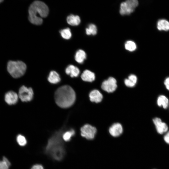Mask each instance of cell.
Returning <instances> with one entry per match:
<instances>
[{
	"instance_id": "cell-22",
	"label": "cell",
	"mask_w": 169,
	"mask_h": 169,
	"mask_svg": "<svg viewBox=\"0 0 169 169\" xmlns=\"http://www.w3.org/2000/svg\"><path fill=\"white\" fill-rule=\"evenodd\" d=\"M125 47L126 50L131 52L135 51L136 49L135 43L131 40L127 41L125 44Z\"/></svg>"
},
{
	"instance_id": "cell-20",
	"label": "cell",
	"mask_w": 169,
	"mask_h": 169,
	"mask_svg": "<svg viewBox=\"0 0 169 169\" xmlns=\"http://www.w3.org/2000/svg\"><path fill=\"white\" fill-rule=\"evenodd\" d=\"M137 80L136 76L134 74H131L129 76L128 79L125 80V85L129 87H133L136 84Z\"/></svg>"
},
{
	"instance_id": "cell-8",
	"label": "cell",
	"mask_w": 169,
	"mask_h": 169,
	"mask_svg": "<svg viewBox=\"0 0 169 169\" xmlns=\"http://www.w3.org/2000/svg\"><path fill=\"white\" fill-rule=\"evenodd\" d=\"M117 87L116 81L113 77H110L104 81L102 83L101 88L105 91L108 93L114 91Z\"/></svg>"
},
{
	"instance_id": "cell-19",
	"label": "cell",
	"mask_w": 169,
	"mask_h": 169,
	"mask_svg": "<svg viewBox=\"0 0 169 169\" xmlns=\"http://www.w3.org/2000/svg\"><path fill=\"white\" fill-rule=\"evenodd\" d=\"M157 104L159 106H162L164 109H166L168 105L169 100L165 95H161L158 98Z\"/></svg>"
},
{
	"instance_id": "cell-4",
	"label": "cell",
	"mask_w": 169,
	"mask_h": 169,
	"mask_svg": "<svg viewBox=\"0 0 169 169\" xmlns=\"http://www.w3.org/2000/svg\"><path fill=\"white\" fill-rule=\"evenodd\" d=\"M27 68L26 64L21 61H9L7 69L9 74L14 78H18L25 73Z\"/></svg>"
},
{
	"instance_id": "cell-27",
	"label": "cell",
	"mask_w": 169,
	"mask_h": 169,
	"mask_svg": "<svg viewBox=\"0 0 169 169\" xmlns=\"http://www.w3.org/2000/svg\"><path fill=\"white\" fill-rule=\"evenodd\" d=\"M163 139L165 142L169 145V131L166 132L163 137Z\"/></svg>"
},
{
	"instance_id": "cell-6",
	"label": "cell",
	"mask_w": 169,
	"mask_h": 169,
	"mask_svg": "<svg viewBox=\"0 0 169 169\" xmlns=\"http://www.w3.org/2000/svg\"><path fill=\"white\" fill-rule=\"evenodd\" d=\"M33 93L32 89L23 86L19 89L18 97L23 102L31 100L33 97Z\"/></svg>"
},
{
	"instance_id": "cell-30",
	"label": "cell",
	"mask_w": 169,
	"mask_h": 169,
	"mask_svg": "<svg viewBox=\"0 0 169 169\" xmlns=\"http://www.w3.org/2000/svg\"><path fill=\"white\" fill-rule=\"evenodd\" d=\"M3 1V0H0V3H1Z\"/></svg>"
},
{
	"instance_id": "cell-1",
	"label": "cell",
	"mask_w": 169,
	"mask_h": 169,
	"mask_svg": "<svg viewBox=\"0 0 169 169\" xmlns=\"http://www.w3.org/2000/svg\"><path fill=\"white\" fill-rule=\"evenodd\" d=\"M62 132H57L50 137L45 149V153L54 159L59 161L64 158L65 150Z\"/></svg>"
},
{
	"instance_id": "cell-25",
	"label": "cell",
	"mask_w": 169,
	"mask_h": 169,
	"mask_svg": "<svg viewBox=\"0 0 169 169\" xmlns=\"http://www.w3.org/2000/svg\"><path fill=\"white\" fill-rule=\"evenodd\" d=\"M74 134L75 132L73 130L66 132L62 135L63 140L65 141H69L71 140L72 137L74 136Z\"/></svg>"
},
{
	"instance_id": "cell-11",
	"label": "cell",
	"mask_w": 169,
	"mask_h": 169,
	"mask_svg": "<svg viewBox=\"0 0 169 169\" xmlns=\"http://www.w3.org/2000/svg\"><path fill=\"white\" fill-rule=\"evenodd\" d=\"M110 134L114 137H117L120 135L123 132L121 125L119 123L113 124L109 128Z\"/></svg>"
},
{
	"instance_id": "cell-15",
	"label": "cell",
	"mask_w": 169,
	"mask_h": 169,
	"mask_svg": "<svg viewBox=\"0 0 169 169\" xmlns=\"http://www.w3.org/2000/svg\"><path fill=\"white\" fill-rule=\"evenodd\" d=\"M67 21L69 24L74 26L79 25L80 23L81 20L78 15L71 14L67 17Z\"/></svg>"
},
{
	"instance_id": "cell-10",
	"label": "cell",
	"mask_w": 169,
	"mask_h": 169,
	"mask_svg": "<svg viewBox=\"0 0 169 169\" xmlns=\"http://www.w3.org/2000/svg\"><path fill=\"white\" fill-rule=\"evenodd\" d=\"M18 96L15 92L9 91L5 95L4 100L6 102L8 105H12L16 104L18 100Z\"/></svg>"
},
{
	"instance_id": "cell-3",
	"label": "cell",
	"mask_w": 169,
	"mask_h": 169,
	"mask_svg": "<svg viewBox=\"0 0 169 169\" xmlns=\"http://www.w3.org/2000/svg\"><path fill=\"white\" fill-rule=\"evenodd\" d=\"M49 9L47 6L44 2L36 1L33 2L28 9V19L32 23L40 25L43 23L42 18L48 15Z\"/></svg>"
},
{
	"instance_id": "cell-23",
	"label": "cell",
	"mask_w": 169,
	"mask_h": 169,
	"mask_svg": "<svg viewBox=\"0 0 169 169\" xmlns=\"http://www.w3.org/2000/svg\"><path fill=\"white\" fill-rule=\"evenodd\" d=\"M60 33L62 37L65 39H68L71 37L72 34L69 28L61 30Z\"/></svg>"
},
{
	"instance_id": "cell-14",
	"label": "cell",
	"mask_w": 169,
	"mask_h": 169,
	"mask_svg": "<svg viewBox=\"0 0 169 169\" xmlns=\"http://www.w3.org/2000/svg\"><path fill=\"white\" fill-rule=\"evenodd\" d=\"M81 78L84 81L92 82L95 80V76L94 73L88 70H85L82 74Z\"/></svg>"
},
{
	"instance_id": "cell-16",
	"label": "cell",
	"mask_w": 169,
	"mask_h": 169,
	"mask_svg": "<svg viewBox=\"0 0 169 169\" xmlns=\"http://www.w3.org/2000/svg\"><path fill=\"white\" fill-rule=\"evenodd\" d=\"M86 58L85 52L83 50L79 49L76 53L75 59L78 63L82 64Z\"/></svg>"
},
{
	"instance_id": "cell-13",
	"label": "cell",
	"mask_w": 169,
	"mask_h": 169,
	"mask_svg": "<svg viewBox=\"0 0 169 169\" xmlns=\"http://www.w3.org/2000/svg\"><path fill=\"white\" fill-rule=\"evenodd\" d=\"M65 72L66 74L73 77H77L79 74L80 71L77 67L72 65H70L66 68Z\"/></svg>"
},
{
	"instance_id": "cell-26",
	"label": "cell",
	"mask_w": 169,
	"mask_h": 169,
	"mask_svg": "<svg viewBox=\"0 0 169 169\" xmlns=\"http://www.w3.org/2000/svg\"><path fill=\"white\" fill-rule=\"evenodd\" d=\"M17 141L20 146H24L27 144V140L25 137L21 135H18L17 137Z\"/></svg>"
},
{
	"instance_id": "cell-2",
	"label": "cell",
	"mask_w": 169,
	"mask_h": 169,
	"mask_svg": "<svg viewBox=\"0 0 169 169\" xmlns=\"http://www.w3.org/2000/svg\"><path fill=\"white\" fill-rule=\"evenodd\" d=\"M54 98L56 104L60 107L67 108L74 103L75 94L74 90L69 85H64L59 88L55 92Z\"/></svg>"
},
{
	"instance_id": "cell-5",
	"label": "cell",
	"mask_w": 169,
	"mask_h": 169,
	"mask_svg": "<svg viewBox=\"0 0 169 169\" xmlns=\"http://www.w3.org/2000/svg\"><path fill=\"white\" fill-rule=\"evenodd\" d=\"M138 4L137 0H127L120 5V13L122 15H128L132 13Z\"/></svg>"
},
{
	"instance_id": "cell-24",
	"label": "cell",
	"mask_w": 169,
	"mask_h": 169,
	"mask_svg": "<svg viewBox=\"0 0 169 169\" xmlns=\"http://www.w3.org/2000/svg\"><path fill=\"white\" fill-rule=\"evenodd\" d=\"M11 163L8 159L3 156L2 161L0 160V169H9Z\"/></svg>"
},
{
	"instance_id": "cell-28",
	"label": "cell",
	"mask_w": 169,
	"mask_h": 169,
	"mask_svg": "<svg viewBox=\"0 0 169 169\" xmlns=\"http://www.w3.org/2000/svg\"><path fill=\"white\" fill-rule=\"evenodd\" d=\"M31 169H44L42 165L40 164H36L33 165Z\"/></svg>"
},
{
	"instance_id": "cell-12",
	"label": "cell",
	"mask_w": 169,
	"mask_h": 169,
	"mask_svg": "<svg viewBox=\"0 0 169 169\" xmlns=\"http://www.w3.org/2000/svg\"><path fill=\"white\" fill-rule=\"evenodd\" d=\"M90 100L92 102L96 103L100 102L103 98L102 94L97 90H94L91 91L89 95Z\"/></svg>"
},
{
	"instance_id": "cell-29",
	"label": "cell",
	"mask_w": 169,
	"mask_h": 169,
	"mask_svg": "<svg viewBox=\"0 0 169 169\" xmlns=\"http://www.w3.org/2000/svg\"><path fill=\"white\" fill-rule=\"evenodd\" d=\"M164 84L166 88L169 90V77L165 79Z\"/></svg>"
},
{
	"instance_id": "cell-9",
	"label": "cell",
	"mask_w": 169,
	"mask_h": 169,
	"mask_svg": "<svg viewBox=\"0 0 169 169\" xmlns=\"http://www.w3.org/2000/svg\"><path fill=\"white\" fill-rule=\"evenodd\" d=\"M157 132L160 134L166 132L168 130V127L166 124L163 122L159 118L156 117L153 120Z\"/></svg>"
},
{
	"instance_id": "cell-17",
	"label": "cell",
	"mask_w": 169,
	"mask_h": 169,
	"mask_svg": "<svg viewBox=\"0 0 169 169\" xmlns=\"http://www.w3.org/2000/svg\"><path fill=\"white\" fill-rule=\"evenodd\" d=\"M157 28L159 30H169V22L164 19L159 20L157 23Z\"/></svg>"
},
{
	"instance_id": "cell-18",
	"label": "cell",
	"mask_w": 169,
	"mask_h": 169,
	"mask_svg": "<svg viewBox=\"0 0 169 169\" xmlns=\"http://www.w3.org/2000/svg\"><path fill=\"white\" fill-rule=\"evenodd\" d=\"M49 81L52 84H56L60 80L59 75L56 71H52L50 72L48 78Z\"/></svg>"
},
{
	"instance_id": "cell-7",
	"label": "cell",
	"mask_w": 169,
	"mask_h": 169,
	"mask_svg": "<svg viewBox=\"0 0 169 169\" xmlns=\"http://www.w3.org/2000/svg\"><path fill=\"white\" fill-rule=\"evenodd\" d=\"M81 136L88 140H92L95 137L96 132L95 127L89 124H86L80 129Z\"/></svg>"
},
{
	"instance_id": "cell-21",
	"label": "cell",
	"mask_w": 169,
	"mask_h": 169,
	"mask_svg": "<svg viewBox=\"0 0 169 169\" xmlns=\"http://www.w3.org/2000/svg\"><path fill=\"white\" fill-rule=\"evenodd\" d=\"M85 32L87 35H95L97 33V27L95 24H90L89 25L88 27L86 28Z\"/></svg>"
}]
</instances>
